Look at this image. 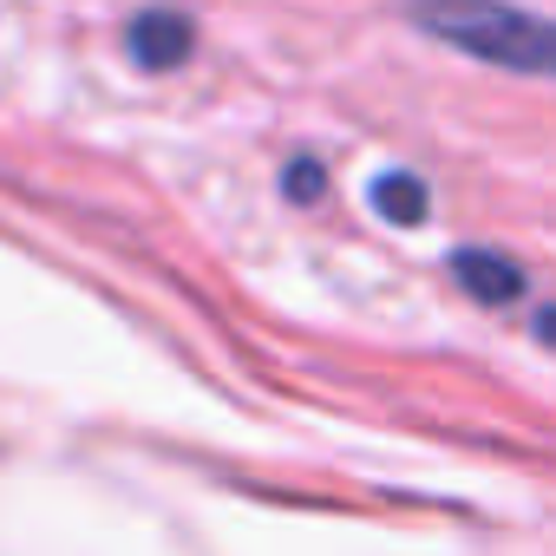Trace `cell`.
<instances>
[{
    "mask_svg": "<svg viewBox=\"0 0 556 556\" xmlns=\"http://www.w3.org/2000/svg\"><path fill=\"white\" fill-rule=\"evenodd\" d=\"M406 14L426 40L484 60L497 73L556 79V21L530 14L517 0H406Z\"/></svg>",
    "mask_w": 556,
    "mask_h": 556,
    "instance_id": "6da1fadb",
    "label": "cell"
},
{
    "mask_svg": "<svg viewBox=\"0 0 556 556\" xmlns=\"http://www.w3.org/2000/svg\"><path fill=\"white\" fill-rule=\"evenodd\" d=\"M125 47H131V60H138L144 73H170V66L190 60V47H197V21L177 14V8H144V14L125 27Z\"/></svg>",
    "mask_w": 556,
    "mask_h": 556,
    "instance_id": "7a4b0ae2",
    "label": "cell"
},
{
    "mask_svg": "<svg viewBox=\"0 0 556 556\" xmlns=\"http://www.w3.org/2000/svg\"><path fill=\"white\" fill-rule=\"evenodd\" d=\"M452 275L465 282V295H478V302H491V308H504V302L523 295V268L504 262L497 249H458V255H452Z\"/></svg>",
    "mask_w": 556,
    "mask_h": 556,
    "instance_id": "3957f363",
    "label": "cell"
},
{
    "mask_svg": "<svg viewBox=\"0 0 556 556\" xmlns=\"http://www.w3.org/2000/svg\"><path fill=\"white\" fill-rule=\"evenodd\" d=\"M374 210H380L387 223L413 229V223H426V216H432V190H426L413 170H387V177H374Z\"/></svg>",
    "mask_w": 556,
    "mask_h": 556,
    "instance_id": "277c9868",
    "label": "cell"
},
{
    "mask_svg": "<svg viewBox=\"0 0 556 556\" xmlns=\"http://www.w3.org/2000/svg\"><path fill=\"white\" fill-rule=\"evenodd\" d=\"M321 190H328V170H321V164H289V197L315 203Z\"/></svg>",
    "mask_w": 556,
    "mask_h": 556,
    "instance_id": "5b68a950",
    "label": "cell"
},
{
    "mask_svg": "<svg viewBox=\"0 0 556 556\" xmlns=\"http://www.w3.org/2000/svg\"><path fill=\"white\" fill-rule=\"evenodd\" d=\"M536 341L556 348V308H536Z\"/></svg>",
    "mask_w": 556,
    "mask_h": 556,
    "instance_id": "8992f818",
    "label": "cell"
}]
</instances>
